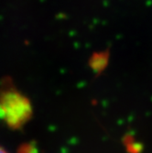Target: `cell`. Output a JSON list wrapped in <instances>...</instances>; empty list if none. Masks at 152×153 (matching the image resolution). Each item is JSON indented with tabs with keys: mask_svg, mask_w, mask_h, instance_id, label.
I'll return each instance as SVG.
<instances>
[{
	"mask_svg": "<svg viewBox=\"0 0 152 153\" xmlns=\"http://www.w3.org/2000/svg\"><path fill=\"white\" fill-rule=\"evenodd\" d=\"M29 99L20 94L8 78L0 85V118L13 129L20 128L31 117Z\"/></svg>",
	"mask_w": 152,
	"mask_h": 153,
	"instance_id": "obj_1",
	"label": "cell"
},
{
	"mask_svg": "<svg viewBox=\"0 0 152 153\" xmlns=\"http://www.w3.org/2000/svg\"><path fill=\"white\" fill-rule=\"evenodd\" d=\"M0 153H7L3 148H1V147H0Z\"/></svg>",
	"mask_w": 152,
	"mask_h": 153,
	"instance_id": "obj_2",
	"label": "cell"
}]
</instances>
